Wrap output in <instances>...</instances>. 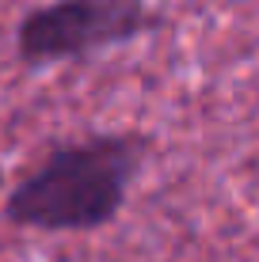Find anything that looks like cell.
I'll list each match as a JSON object with an SVG mask.
<instances>
[{
    "label": "cell",
    "instance_id": "cell-1",
    "mask_svg": "<svg viewBox=\"0 0 259 262\" xmlns=\"http://www.w3.org/2000/svg\"><path fill=\"white\" fill-rule=\"evenodd\" d=\"M133 167L137 144L122 137L61 144L15 183L4 202V216L19 228L42 232L95 228L118 209Z\"/></svg>",
    "mask_w": 259,
    "mask_h": 262
},
{
    "label": "cell",
    "instance_id": "cell-2",
    "mask_svg": "<svg viewBox=\"0 0 259 262\" xmlns=\"http://www.w3.org/2000/svg\"><path fill=\"white\" fill-rule=\"evenodd\" d=\"M145 23L149 8L141 0H53L19 23L15 53L27 65H53L126 42L145 31Z\"/></svg>",
    "mask_w": 259,
    "mask_h": 262
}]
</instances>
